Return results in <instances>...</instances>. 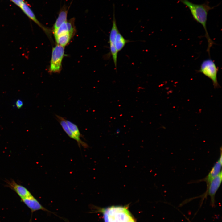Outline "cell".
Listing matches in <instances>:
<instances>
[{"label":"cell","instance_id":"4","mask_svg":"<svg viewBox=\"0 0 222 222\" xmlns=\"http://www.w3.org/2000/svg\"><path fill=\"white\" fill-rule=\"evenodd\" d=\"M64 54V47L57 44L52 48L49 68L50 73H59L60 72Z\"/></svg>","mask_w":222,"mask_h":222},{"label":"cell","instance_id":"1","mask_svg":"<svg viewBox=\"0 0 222 222\" xmlns=\"http://www.w3.org/2000/svg\"><path fill=\"white\" fill-rule=\"evenodd\" d=\"M186 6L190 10L193 18L197 22L201 24L205 31V37L208 42L207 51L210 55V49L215 43L210 38L207 28V22L208 12L215 6L211 7L209 2H207L201 4L194 3L188 0H177Z\"/></svg>","mask_w":222,"mask_h":222},{"label":"cell","instance_id":"10","mask_svg":"<svg viewBox=\"0 0 222 222\" xmlns=\"http://www.w3.org/2000/svg\"><path fill=\"white\" fill-rule=\"evenodd\" d=\"M56 116L64 131L70 138L76 140L79 146L81 145L84 147L88 146L86 143L82 141L80 138L77 137L72 132L67 123L66 119L63 117L58 115H56Z\"/></svg>","mask_w":222,"mask_h":222},{"label":"cell","instance_id":"5","mask_svg":"<svg viewBox=\"0 0 222 222\" xmlns=\"http://www.w3.org/2000/svg\"><path fill=\"white\" fill-rule=\"evenodd\" d=\"M115 5H113V19L112 26L110 32L109 43V44L110 52L112 56L114 65L116 69L117 67V57L118 52L115 46V40L116 35L119 31L118 29L115 17Z\"/></svg>","mask_w":222,"mask_h":222},{"label":"cell","instance_id":"16","mask_svg":"<svg viewBox=\"0 0 222 222\" xmlns=\"http://www.w3.org/2000/svg\"><path fill=\"white\" fill-rule=\"evenodd\" d=\"M66 121L72 132L77 137L80 138L81 134L77 125L68 120H66Z\"/></svg>","mask_w":222,"mask_h":222},{"label":"cell","instance_id":"2","mask_svg":"<svg viewBox=\"0 0 222 222\" xmlns=\"http://www.w3.org/2000/svg\"><path fill=\"white\" fill-rule=\"evenodd\" d=\"M98 210L102 213L105 222H136L126 207L112 206Z\"/></svg>","mask_w":222,"mask_h":222},{"label":"cell","instance_id":"14","mask_svg":"<svg viewBox=\"0 0 222 222\" xmlns=\"http://www.w3.org/2000/svg\"><path fill=\"white\" fill-rule=\"evenodd\" d=\"M130 41L126 39L120 33L119 31L117 33L115 40V46L118 53L121 50L127 43Z\"/></svg>","mask_w":222,"mask_h":222},{"label":"cell","instance_id":"15","mask_svg":"<svg viewBox=\"0 0 222 222\" xmlns=\"http://www.w3.org/2000/svg\"><path fill=\"white\" fill-rule=\"evenodd\" d=\"M73 35L70 33L62 34L55 37L57 44L64 47L68 44Z\"/></svg>","mask_w":222,"mask_h":222},{"label":"cell","instance_id":"19","mask_svg":"<svg viewBox=\"0 0 222 222\" xmlns=\"http://www.w3.org/2000/svg\"><path fill=\"white\" fill-rule=\"evenodd\" d=\"M186 219L188 221V222H191L190 220H189L188 218L185 215H183Z\"/></svg>","mask_w":222,"mask_h":222},{"label":"cell","instance_id":"6","mask_svg":"<svg viewBox=\"0 0 222 222\" xmlns=\"http://www.w3.org/2000/svg\"><path fill=\"white\" fill-rule=\"evenodd\" d=\"M222 171L212 181L207 187V190L205 193L203 198L204 199L207 195L211 198L210 204L212 207H215V196L222 182Z\"/></svg>","mask_w":222,"mask_h":222},{"label":"cell","instance_id":"11","mask_svg":"<svg viewBox=\"0 0 222 222\" xmlns=\"http://www.w3.org/2000/svg\"><path fill=\"white\" fill-rule=\"evenodd\" d=\"M221 151L220 156L217 161L214 164L207 176L201 180V181H204L206 182L207 187L212 181L221 171L222 154Z\"/></svg>","mask_w":222,"mask_h":222},{"label":"cell","instance_id":"8","mask_svg":"<svg viewBox=\"0 0 222 222\" xmlns=\"http://www.w3.org/2000/svg\"><path fill=\"white\" fill-rule=\"evenodd\" d=\"M74 21V18H72L63 23L58 29L53 32L54 37L67 33L74 35L76 31Z\"/></svg>","mask_w":222,"mask_h":222},{"label":"cell","instance_id":"13","mask_svg":"<svg viewBox=\"0 0 222 222\" xmlns=\"http://www.w3.org/2000/svg\"><path fill=\"white\" fill-rule=\"evenodd\" d=\"M68 10L64 6L60 10L58 16L55 21L53 28L52 32L56 30L64 23L67 21Z\"/></svg>","mask_w":222,"mask_h":222},{"label":"cell","instance_id":"7","mask_svg":"<svg viewBox=\"0 0 222 222\" xmlns=\"http://www.w3.org/2000/svg\"><path fill=\"white\" fill-rule=\"evenodd\" d=\"M5 182L6 186L14 191L21 199L32 195L27 188L18 184L13 179L7 180Z\"/></svg>","mask_w":222,"mask_h":222},{"label":"cell","instance_id":"9","mask_svg":"<svg viewBox=\"0 0 222 222\" xmlns=\"http://www.w3.org/2000/svg\"><path fill=\"white\" fill-rule=\"evenodd\" d=\"M21 200L31 210L32 213L37 211L41 210L49 212H53L45 208L40 203L33 195L21 199Z\"/></svg>","mask_w":222,"mask_h":222},{"label":"cell","instance_id":"17","mask_svg":"<svg viewBox=\"0 0 222 222\" xmlns=\"http://www.w3.org/2000/svg\"><path fill=\"white\" fill-rule=\"evenodd\" d=\"M23 105V102L22 100L20 99H18L16 101L15 104L13 105V106L19 109L21 108Z\"/></svg>","mask_w":222,"mask_h":222},{"label":"cell","instance_id":"3","mask_svg":"<svg viewBox=\"0 0 222 222\" xmlns=\"http://www.w3.org/2000/svg\"><path fill=\"white\" fill-rule=\"evenodd\" d=\"M218 68L214 61L209 58L201 63L198 72L210 79L215 88L219 87L217 80Z\"/></svg>","mask_w":222,"mask_h":222},{"label":"cell","instance_id":"18","mask_svg":"<svg viewBox=\"0 0 222 222\" xmlns=\"http://www.w3.org/2000/svg\"><path fill=\"white\" fill-rule=\"evenodd\" d=\"M16 5L20 7L24 2V0H11Z\"/></svg>","mask_w":222,"mask_h":222},{"label":"cell","instance_id":"12","mask_svg":"<svg viewBox=\"0 0 222 222\" xmlns=\"http://www.w3.org/2000/svg\"><path fill=\"white\" fill-rule=\"evenodd\" d=\"M20 8L24 13L42 29L48 35L50 34V30L44 27L40 23L36 18L31 10L26 3L24 2L21 6Z\"/></svg>","mask_w":222,"mask_h":222}]
</instances>
